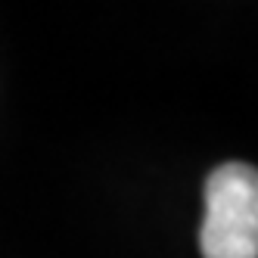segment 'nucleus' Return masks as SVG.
<instances>
[{
	"label": "nucleus",
	"mask_w": 258,
	"mask_h": 258,
	"mask_svg": "<svg viewBox=\"0 0 258 258\" xmlns=\"http://www.w3.org/2000/svg\"><path fill=\"white\" fill-rule=\"evenodd\" d=\"M202 258H258V168L224 162L206 180Z\"/></svg>",
	"instance_id": "f257e3e1"
}]
</instances>
